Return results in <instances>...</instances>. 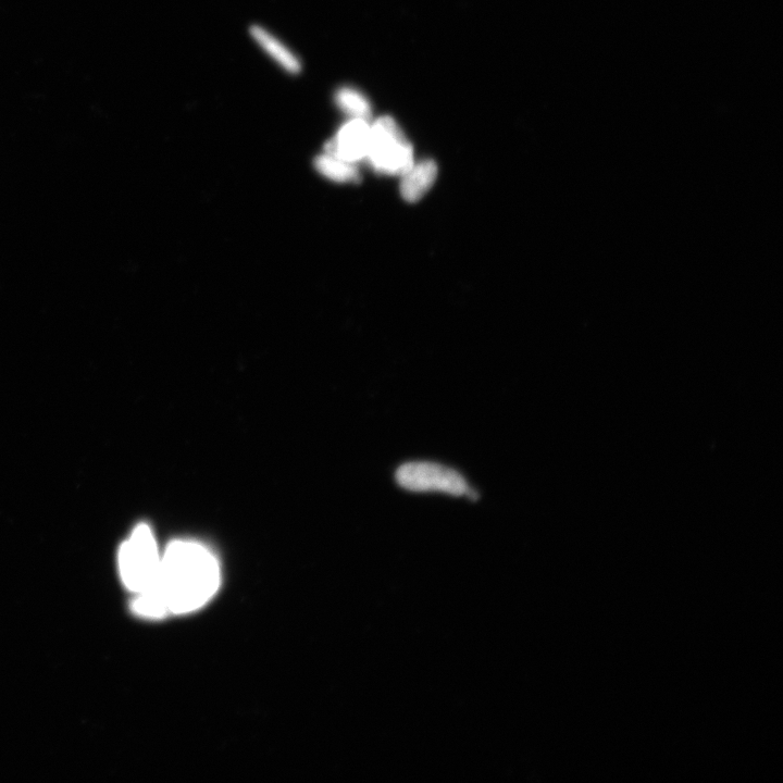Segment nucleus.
Listing matches in <instances>:
<instances>
[{
	"mask_svg": "<svg viewBox=\"0 0 783 783\" xmlns=\"http://www.w3.org/2000/svg\"><path fill=\"white\" fill-rule=\"evenodd\" d=\"M216 556L201 543L174 541L161 557L157 587L171 614H188L205 606L220 586Z\"/></svg>",
	"mask_w": 783,
	"mask_h": 783,
	"instance_id": "f257e3e1",
	"label": "nucleus"
},
{
	"mask_svg": "<svg viewBox=\"0 0 783 783\" xmlns=\"http://www.w3.org/2000/svg\"><path fill=\"white\" fill-rule=\"evenodd\" d=\"M161 557L152 529L147 525L136 527L119 552L124 586L135 594L157 587Z\"/></svg>",
	"mask_w": 783,
	"mask_h": 783,
	"instance_id": "f03ea898",
	"label": "nucleus"
},
{
	"mask_svg": "<svg viewBox=\"0 0 783 783\" xmlns=\"http://www.w3.org/2000/svg\"><path fill=\"white\" fill-rule=\"evenodd\" d=\"M399 487L413 493H444L477 500L478 494L469 486L461 472L433 462H407L395 471Z\"/></svg>",
	"mask_w": 783,
	"mask_h": 783,
	"instance_id": "7ed1b4c3",
	"label": "nucleus"
},
{
	"mask_svg": "<svg viewBox=\"0 0 783 783\" xmlns=\"http://www.w3.org/2000/svg\"><path fill=\"white\" fill-rule=\"evenodd\" d=\"M367 158L380 173L404 176L414 166V149L394 119L382 117L371 126Z\"/></svg>",
	"mask_w": 783,
	"mask_h": 783,
	"instance_id": "20e7f679",
	"label": "nucleus"
},
{
	"mask_svg": "<svg viewBox=\"0 0 783 783\" xmlns=\"http://www.w3.org/2000/svg\"><path fill=\"white\" fill-rule=\"evenodd\" d=\"M371 126L367 120L352 119L340 129L327 146V154L355 164L367 158Z\"/></svg>",
	"mask_w": 783,
	"mask_h": 783,
	"instance_id": "39448f33",
	"label": "nucleus"
},
{
	"mask_svg": "<svg viewBox=\"0 0 783 783\" xmlns=\"http://www.w3.org/2000/svg\"><path fill=\"white\" fill-rule=\"evenodd\" d=\"M438 176V166L425 160L410 168L403 177L401 194L406 202L416 203L432 188Z\"/></svg>",
	"mask_w": 783,
	"mask_h": 783,
	"instance_id": "423d86ee",
	"label": "nucleus"
},
{
	"mask_svg": "<svg viewBox=\"0 0 783 783\" xmlns=\"http://www.w3.org/2000/svg\"><path fill=\"white\" fill-rule=\"evenodd\" d=\"M251 34L256 43L285 71L292 74L301 72L302 65L300 59H298L287 46L278 40L276 36H273L265 29L257 26H254L251 29Z\"/></svg>",
	"mask_w": 783,
	"mask_h": 783,
	"instance_id": "0eeeda50",
	"label": "nucleus"
},
{
	"mask_svg": "<svg viewBox=\"0 0 783 783\" xmlns=\"http://www.w3.org/2000/svg\"><path fill=\"white\" fill-rule=\"evenodd\" d=\"M315 167L323 177L335 182H357L360 177L354 164L329 154L319 156L315 160Z\"/></svg>",
	"mask_w": 783,
	"mask_h": 783,
	"instance_id": "6e6552de",
	"label": "nucleus"
},
{
	"mask_svg": "<svg viewBox=\"0 0 783 783\" xmlns=\"http://www.w3.org/2000/svg\"><path fill=\"white\" fill-rule=\"evenodd\" d=\"M335 102L352 119L368 120L371 117L372 110L368 99L352 87L340 89L335 94Z\"/></svg>",
	"mask_w": 783,
	"mask_h": 783,
	"instance_id": "1a4fd4ad",
	"label": "nucleus"
}]
</instances>
